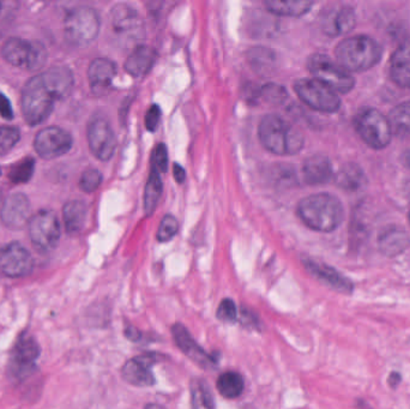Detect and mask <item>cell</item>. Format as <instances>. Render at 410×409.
<instances>
[{"mask_svg":"<svg viewBox=\"0 0 410 409\" xmlns=\"http://www.w3.org/2000/svg\"><path fill=\"white\" fill-rule=\"evenodd\" d=\"M355 409H374L371 404L366 402L365 399H359L355 402Z\"/></svg>","mask_w":410,"mask_h":409,"instance_id":"45","label":"cell"},{"mask_svg":"<svg viewBox=\"0 0 410 409\" xmlns=\"http://www.w3.org/2000/svg\"><path fill=\"white\" fill-rule=\"evenodd\" d=\"M298 215L309 228L329 233L342 224L344 209L337 197L330 194H317L300 200Z\"/></svg>","mask_w":410,"mask_h":409,"instance_id":"2","label":"cell"},{"mask_svg":"<svg viewBox=\"0 0 410 409\" xmlns=\"http://www.w3.org/2000/svg\"><path fill=\"white\" fill-rule=\"evenodd\" d=\"M313 1H305V0H293V1H279V0H269L266 1L268 10L279 16H290V17H299L309 12V9L313 6Z\"/></svg>","mask_w":410,"mask_h":409,"instance_id":"28","label":"cell"},{"mask_svg":"<svg viewBox=\"0 0 410 409\" xmlns=\"http://www.w3.org/2000/svg\"><path fill=\"white\" fill-rule=\"evenodd\" d=\"M151 167H154L155 170L162 174L164 172L167 171V167H168V151L167 148L164 146V143H159L155 148L154 153H153V159H151Z\"/></svg>","mask_w":410,"mask_h":409,"instance_id":"39","label":"cell"},{"mask_svg":"<svg viewBox=\"0 0 410 409\" xmlns=\"http://www.w3.org/2000/svg\"><path fill=\"white\" fill-rule=\"evenodd\" d=\"M73 87V71L54 66L30 78L22 92V113L30 127L44 122L53 111L54 103L68 98Z\"/></svg>","mask_w":410,"mask_h":409,"instance_id":"1","label":"cell"},{"mask_svg":"<svg viewBox=\"0 0 410 409\" xmlns=\"http://www.w3.org/2000/svg\"><path fill=\"white\" fill-rule=\"evenodd\" d=\"M363 181H365L363 172L360 170V167L353 163L343 166L336 176L337 185L344 190H357L362 185Z\"/></svg>","mask_w":410,"mask_h":409,"instance_id":"32","label":"cell"},{"mask_svg":"<svg viewBox=\"0 0 410 409\" xmlns=\"http://www.w3.org/2000/svg\"><path fill=\"white\" fill-rule=\"evenodd\" d=\"M320 25L329 36L347 34L357 25V16L352 6L336 4L326 8L320 17Z\"/></svg>","mask_w":410,"mask_h":409,"instance_id":"16","label":"cell"},{"mask_svg":"<svg viewBox=\"0 0 410 409\" xmlns=\"http://www.w3.org/2000/svg\"><path fill=\"white\" fill-rule=\"evenodd\" d=\"M191 409H215L208 385L199 378L191 382Z\"/></svg>","mask_w":410,"mask_h":409,"instance_id":"31","label":"cell"},{"mask_svg":"<svg viewBox=\"0 0 410 409\" xmlns=\"http://www.w3.org/2000/svg\"><path fill=\"white\" fill-rule=\"evenodd\" d=\"M73 136L58 127H44L35 136L34 148L40 157L53 160L65 155L73 148Z\"/></svg>","mask_w":410,"mask_h":409,"instance_id":"12","label":"cell"},{"mask_svg":"<svg viewBox=\"0 0 410 409\" xmlns=\"http://www.w3.org/2000/svg\"><path fill=\"white\" fill-rule=\"evenodd\" d=\"M174 178L175 181H178L179 184H183L185 178H186V172L183 170V167L175 163L173 167Z\"/></svg>","mask_w":410,"mask_h":409,"instance_id":"44","label":"cell"},{"mask_svg":"<svg viewBox=\"0 0 410 409\" xmlns=\"http://www.w3.org/2000/svg\"><path fill=\"white\" fill-rule=\"evenodd\" d=\"M303 263L306 270L314 278H317L319 282L323 283L333 291L342 294H352L354 291V283L347 276H344L342 273H339L338 270L328 264L322 263L312 259H304Z\"/></svg>","mask_w":410,"mask_h":409,"instance_id":"17","label":"cell"},{"mask_svg":"<svg viewBox=\"0 0 410 409\" xmlns=\"http://www.w3.org/2000/svg\"><path fill=\"white\" fill-rule=\"evenodd\" d=\"M0 176H1V168H0Z\"/></svg>","mask_w":410,"mask_h":409,"instance_id":"49","label":"cell"},{"mask_svg":"<svg viewBox=\"0 0 410 409\" xmlns=\"http://www.w3.org/2000/svg\"><path fill=\"white\" fill-rule=\"evenodd\" d=\"M1 55L12 66L35 71L44 68L49 53L41 42H30L20 38H11L3 44Z\"/></svg>","mask_w":410,"mask_h":409,"instance_id":"6","label":"cell"},{"mask_svg":"<svg viewBox=\"0 0 410 409\" xmlns=\"http://www.w3.org/2000/svg\"><path fill=\"white\" fill-rule=\"evenodd\" d=\"M218 319L225 323H233L237 321L238 310L235 302L232 299H223L216 313Z\"/></svg>","mask_w":410,"mask_h":409,"instance_id":"38","label":"cell"},{"mask_svg":"<svg viewBox=\"0 0 410 409\" xmlns=\"http://www.w3.org/2000/svg\"><path fill=\"white\" fill-rule=\"evenodd\" d=\"M35 160L33 157H25L11 167L9 178L14 184H25L34 174Z\"/></svg>","mask_w":410,"mask_h":409,"instance_id":"33","label":"cell"},{"mask_svg":"<svg viewBox=\"0 0 410 409\" xmlns=\"http://www.w3.org/2000/svg\"><path fill=\"white\" fill-rule=\"evenodd\" d=\"M116 75V64L110 59L97 58L92 60L88 70V78L92 93L97 95L106 93L111 87Z\"/></svg>","mask_w":410,"mask_h":409,"instance_id":"21","label":"cell"},{"mask_svg":"<svg viewBox=\"0 0 410 409\" xmlns=\"http://www.w3.org/2000/svg\"><path fill=\"white\" fill-rule=\"evenodd\" d=\"M400 382H402V375H400V372H397V371L391 372L389 378H387V383L390 385V388L396 389L400 384Z\"/></svg>","mask_w":410,"mask_h":409,"instance_id":"43","label":"cell"},{"mask_svg":"<svg viewBox=\"0 0 410 409\" xmlns=\"http://www.w3.org/2000/svg\"><path fill=\"white\" fill-rule=\"evenodd\" d=\"M410 246L409 234L398 226H389L378 238V248L387 257H396Z\"/></svg>","mask_w":410,"mask_h":409,"instance_id":"23","label":"cell"},{"mask_svg":"<svg viewBox=\"0 0 410 409\" xmlns=\"http://www.w3.org/2000/svg\"><path fill=\"white\" fill-rule=\"evenodd\" d=\"M0 200H1V190H0Z\"/></svg>","mask_w":410,"mask_h":409,"instance_id":"48","label":"cell"},{"mask_svg":"<svg viewBox=\"0 0 410 409\" xmlns=\"http://www.w3.org/2000/svg\"><path fill=\"white\" fill-rule=\"evenodd\" d=\"M218 393L226 399H237L240 395L244 393L245 383L242 375H239L238 372H225L222 375L218 377Z\"/></svg>","mask_w":410,"mask_h":409,"instance_id":"29","label":"cell"},{"mask_svg":"<svg viewBox=\"0 0 410 409\" xmlns=\"http://www.w3.org/2000/svg\"><path fill=\"white\" fill-rule=\"evenodd\" d=\"M261 98H264L266 103H282L287 98V90L279 84H266L261 89Z\"/></svg>","mask_w":410,"mask_h":409,"instance_id":"37","label":"cell"},{"mask_svg":"<svg viewBox=\"0 0 410 409\" xmlns=\"http://www.w3.org/2000/svg\"><path fill=\"white\" fill-rule=\"evenodd\" d=\"M390 124L392 135L405 138L410 136V101L397 105L394 109H391L387 117Z\"/></svg>","mask_w":410,"mask_h":409,"instance_id":"27","label":"cell"},{"mask_svg":"<svg viewBox=\"0 0 410 409\" xmlns=\"http://www.w3.org/2000/svg\"><path fill=\"white\" fill-rule=\"evenodd\" d=\"M307 68L309 72L313 75L314 79L325 84L336 93L347 94L352 92L353 88L355 87V79L352 75L325 54L317 53L311 55Z\"/></svg>","mask_w":410,"mask_h":409,"instance_id":"7","label":"cell"},{"mask_svg":"<svg viewBox=\"0 0 410 409\" xmlns=\"http://www.w3.org/2000/svg\"><path fill=\"white\" fill-rule=\"evenodd\" d=\"M88 143L99 160H111L116 148V133L105 118H94L88 127Z\"/></svg>","mask_w":410,"mask_h":409,"instance_id":"14","label":"cell"},{"mask_svg":"<svg viewBox=\"0 0 410 409\" xmlns=\"http://www.w3.org/2000/svg\"><path fill=\"white\" fill-rule=\"evenodd\" d=\"M159 119H161V109L157 105H153L145 116V127L149 131H155L159 127Z\"/></svg>","mask_w":410,"mask_h":409,"instance_id":"40","label":"cell"},{"mask_svg":"<svg viewBox=\"0 0 410 409\" xmlns=\"http://www.w3.org/2000/svg\"><path fill=\"white\" fill-rule=\"evenodd\" d=\"M87 205L82 200H70L64 205V224L68 233H79L87 221Z\"/></svg>","mask_w":410,"mask_h":409,"instance_id":"26","label":"cell"},{"mask_svg":"<svg viewBox=\"0 0 410 409\" xmlns=\"http://www.w3.org/2000/svg\"><path fill=\"white\" fill-rule=\"evenodd\" d=\"M157 59V54L154 49L149 46H137L131 52L129 58L126 59V72L130 73L132 77L140 78L150 72Z\"/></svg>","mask_w":410,"mask_h":409,"instance_id":"25","label":"cell"},{"mask_svg":"<svg viewBox=\"0 0 410 409\" xmlns=\"http://www.w3.org/2000/svg\"><path fill=\"white\" fill-rule=\"evenodd\" d=\"M112 29L125 42H137L144 34V25L140 14L127 4H118L111 14Z\"/></svg>","mask_w":410,"mask_h":409,"instance_id":"13","label":"cell"},{"mask_svg":"<svg viewBox=\"0 0 410 409\" xmlns=\"http://www.w3.org/2000/svg\"><path fill=\"white\" fill-rule=\"evenodd\" d=\"M172 335H173L175 345L180 348L185 356L190 358L193 362L201 366L203 369H213L216 365V359L208 354L198 345L197 341L193 339L188 329L177 323L172 328Z\"/></svg>","mask_w":410,"mask_h":409,"instance_id":"19","label":"cell"},{"mask_svg":"<svg viewBox=\"0 0 410 409\" xmlns=\"http://www.w3.org/2000/svg\"><path fill=\"white\" fill-rule=\"evenodd\" d=\"M333 166L328 157L322 154L309 156L304 162L303 174L309 185H323L333 176Z\"/></svg>","mask_w":410,"mask_h":409,"instance_id":"24","label":"cell"},{"mask_svg":"<svg viewBox=\"0 0 410 409\" xmlns=\"http://www.w3.org/2000/svg\"><path fill=\"white\" fill-rule=\"evenodd\" d=\"M0 114L8 120H11L14 118V109L11 106L10 100L3 93H0Z\"/></svg>","mask_w":410,"mask_h":409,"instance_id":"41","label":"cell"},{"mask_svg":"<svg viewBox=\"0 0 410 409\" xmlns=\"http://www.w3.org/2000/svg\"><path fill=\"white\" fill-rule=\"evenodd\" d=\"M41 354L39 342L30 335H22L16 342L9 359V373L15 380H23L31 375Z\"/></svg>","mask_w":410,"mask_h":409,"instance_id":"11","label":"cell"},{"mask_svg":"<svg viewBox=\"0 0 410 409\" xmlns=\"http://www.w3.org/2000/svg\"><path fill=\"white\" fill-rule=\"evenodd\" d=\"M390 77L400 88H410V39L405 40L391 55Z\"/></svg>","mask_w":410,"mask_h":409,"instance_id":"22","label":"cell"},{"mask_svg":"<svg viewBox=\"0 0 410 409\" xmlns=\"http://www.w3.org/2000/svg\"><path fill=\"white\" fill-rule=\"evenodd\" d=\"M336 59L346 71L362 72L379 63L383 49L376 40L367 35H355L337 44Z\"/></svg>","mask_w":410,"mask_h":409,"instance_id":"4","label":"cell"},{"mask_svg":"<svg viewBox=\"0 0 410 409\" xmlns=\"http://www.w3.org/2000/svg\"><path fill=\"white\" fill-rule=\"evenodd\" d=\"M294 90L303 103L317 112L335 113L341 107L338 94L314 78L296 81Z\"/></svg>","mask_w":410,"mask_h":409,"instance_id":"9","label":"cell"},{"mask_svg":"<svg viewBox=\"0 0 410 409\" xmlns=\"http://www.w3.org/2000/svg\"><path fill=\"white\" fill-rule=\"evenodd\" d=\"M162 179L161 173L154 167L150 170L149 179L146 181L144 192V210L146 214L154 213L156 205L159 203V197L162 195Z\"/></svg>","mask_w":410,"mask_h":409,"instance_id":"30","label":"cell"},{"mask_svg":"<svg viewBox=\"0 0 410 409\" xmlns=\"http://www.w3.org/2000/svg\"><path fill=\"white\" fill-rule=\"evenodd\" d=\"M144 409H166L164 406H159V404H149L145 406Z\"/></svg>","mask_w":410,"mask_h":409,"instance_id":"47","label":"cell"},{"mask_svg":"<svg viewBox=\"0 0 410 409\" xmlns=\"http://www.w3.org/2000/svg\"><path fill=\"white\" fill-rule=\"evenodd\" d=\"M157 356L144 354L136 356L125 362L121 375L129 384L133 386H151L155 384V377L153 373V366L157 362Z\"/></svg>","mask_w":410,"mask_h":409,"instance_id":"18","label":"cell"},{"mask_svg":"<svg viewBox=\"0 0 410 409\" xmlns=\"http://www.w3.org/2000/svg\"><path fill=\"white\" fill-rule=\"evenodd\" d=\"M20 141V130L12 127H0V155H5Z\"/></svg>","mask_w":410,"mask_h":409,"instance_id":"34","label":"cell"},{"mask_svg":"<svg viewBox=\"0 0 410 409\" xmlns=\"http://www.w3.org/2000/svg\"><path fill=\"white\" fill-rule=\"evenodd\" d=\"M402 160H403V165H405L408 170H410V148L403 153Z\"/></svg>","mask_w":410,"mask_h":409,"instance_id":"46","label":"cell"},{"mask_svg":"<svg viewBox=\"0 0 410 409\" xmlns=\"http://www.w3.org/2000/svg\"><path fill=\"white\" fill-rule=\"evenodd\" d=\"M34 268V259L20 243H10L0 249V270L9 278H23Z\"/></svg>","mask_w":410,"mask_h":409,"instance_id":"15","label":"cell"},{"mask_svg":"<svg viewBox=\"0 0 410 409\" xmlns=\"http://www.w3.org/2000/svg\"><path fill=\"white\" fill-rule=\"evenodd\" d=\"M31 243L40 252H49L58 245L60 224L58 216L52 210H40L28 222Z\"/></svg>","mask_w":410,"mask_h":409,"instance_id":"10","label":"cell"},{"mask_svg":"<svg viewBox=\"0 0 410 409\" xmlns=\"http://www.w3.org/2000/svg\"><path fill=\"white\" fill-rule=\"evenodd\" d=\"M102 174L101 172L95 168H89L87 171L83 172L81 181H79V187L87 194H92L94 191L99 189L101 185Z\"/></svg>","mask_w":410,"mask_h":409,"instance_id":"36","label":"cell"},{"mask_svg":"<svg viewBox=\"0 0 410 409\" xmlns=\"http://www.w3.org/2000/svg\"><path fill=\"white\" fill-rule=\"evenodd\" d=\"M179 224L178 220L174 217L173 215H166L161 224H159V230H157V240L161 243L169 241L170 239L175 237L178 233Z\"/></svg>","mask_w":410,"mask_h":409,"instance_id":"35","label":"cell"},{"mask_svg":"<svg viewBox=\"0 0 410 409\" xmlns=\"http://www.w3.org/2000/svg\"><path fill=\"white\" fill-rule=\"evenodd\" d=\"M409 222H410V211H409Z\"/></svg>","mask_w":410,"mask_h":409,"instance_id":"50","label":"cell"},{"mask_svg":"<svg viewBox=\"0 0 410 409\" xmlns=\"http://www.w3.org/2000/svg\"><path fill=\"white\" fill-rule=\"evenodd\" d=\"M100 31V17L89 6L68 10L64 18V33L68 44L83 47L92 44Z\"/></svg>","mask_w":410,"mask_h":409,"instance_id":"5","label":"cell"},{"mask_svg":"<svg viewBox=\"0 0 410 409\" xmlns=\"http://www.w3.org/2000/svg\"><path fill=\"white\" fill-rule=\"evenodd\" d=\"M30 203L23 194L9 196L0 210V219L8 228L20 229L29 222Z\"/></svg>","mask_w":410,"mask_h":409,"instance_id":"20","label":"cell"},{"mask_svg":"<svg viewBox=\"0 0 410 409\" xmlns=\"http://www.w3.org/2000/svg\"><path fill=\"white\" fill-rule=\"evenodd\" d=\"M355 129L362 141L372 149L381 150L390 144L392 137L390 124L387 117L378 109L366 108L359 113L355 119Z\"/></svg>","mask_w":410,"mask_h":409,"instance_id":"8","label":"cell"},{"mask_svg":"<svg viewBox=\"0 0 410 409\" xmlns=\"http://www.w3.org/2000/svg\"><path fill=\"white\" fill-rule=\"evenodd\" d=\"M125 337L131 341L138 342L142 337V332L135 326H129L125 330Z\"/></svg>","mask_w":410,"mask_h":409,"instance_id":"42","label":"cell"},{"mask_svg":"<svg viewBox=\"0 0 410 409\" xmlns=\"http://www.w3.org/2000/svg\"><path fill=\"white\" fill-rule=\"evenodd\" d=\"M258 136L266 150L276 155H295L304 148L301 132L276 114H268L261 119Z\"/></svg>","mask_w":410,"mask_h":409,"instance_id":"3","label":"cell"}]
</instances>
